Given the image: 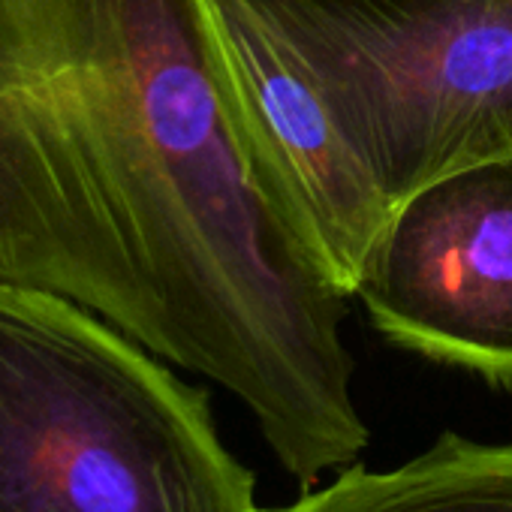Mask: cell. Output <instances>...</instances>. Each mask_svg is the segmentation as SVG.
I'll use <instances>...</instances> for the list:
<instances>
[{
	"mask_svg": "<svg viewBox=\"0 0 512 512\" xmlns=\"http://www.w3.org/2000/svg\"><path fill=\"white\" fill-rule=\"evenodd\" d=\"M0 284L223 386L296 482L371 440L347 296L256 181L199 0H0Z\"/></svg>",
	"mask_w": 512,
	"mask_h": 512,
	"instance_id": "obj_1",
	"label": "cell"
},
{
	"mask_svg": "<svg viewBox=\"0 0 512 512\" xmlns=\"http://www.w3.org/2000/svg\"><path fill=\"white\" fill-rule=\"evenodd\" d=\"M0 512H263L211 398L94 311L0 284Z\"/></svg>",
	"mask_w": 512,
	"mask_h": 512,
	"instance_id": "obj_2",
	"label": "cell"
},
{
	"mask_svg": "<svg viewBox=\"0 0 512 512\" xmlns=\"http://www.w3.org/2000/svg\"><path fill=\"white\" fill-rule=\"evenodd\" d=\"M389 205L512 160V0H247Z\"/></svg>",
	"mask_w": 512,
	"mask_h": 512,
	"instance_id": "obj_3",
	"label": "cell"
},
{
	"mask_svg": "<svg viewBox=\"0 0 512 512\" xmlns=\"http://www.w3.org/2000/svg\"><path fill=\"white\" fill-rule=\"evenodd\" d=\"M199 10L256 181L332 287L356 296L395 208L308 73L247 0H199Z\"/></svg>",
	"mask_w": 512,
	"mask_h": 512,
	"instance_id": "obj_4",
	"label": "cell"
},
{
	"mask_svg": "<svg viewBox=\"0 0 512 512\" xmlns=\"http://www.w3.org/2000/svg\"><path fill=\"white\" fill-rule=\"evenodd\" d=\"M356 296L395 347L512 386V160L407 199Z\"/></svg>",
	"mask_w": 512,
	"mask_h": 512,
	"instance_id": "obj_5",
	"label": "cell"
},
{
	"mask_svg": "<svg viewBox=\"0 0 512 512\" xmlns=\"http://www.w3.org/2000/svg\"><path fill=\"white\" fill-rule=\"evenodd\" d=\"M263 512H512V440L446 431L398 467L350 464L332 482Z\"/></svg>",
	"mask_w": 512,
	"mask_h": 512,
	"instance_id": "obj_6",
	"label": "cell"
}]
</instances>
